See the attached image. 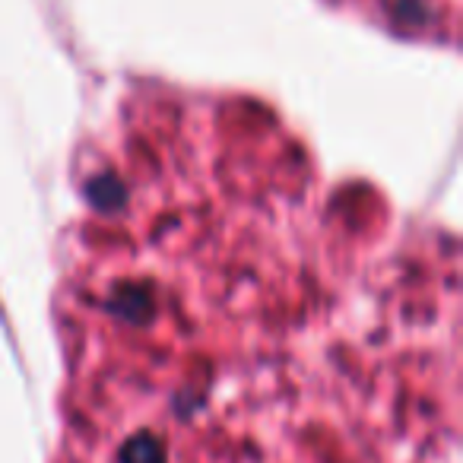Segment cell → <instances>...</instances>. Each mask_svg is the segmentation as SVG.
Masks as SVG:
<instances>
[{
  "instance_id": "obj_1",
  "label": "cell",
  "mask_w": 463,
  "mask_h": 463,
  "mask_svg": "<svg viewBox=\"0 0 463 463\" xmlns=\"http://www.w3.org/2000/svg\"><path fill=\"white\" fill-rule=\"evenodd\" d=\"M349 7L362 10L365 16H378L384 23L393 26H406V29H454L457 23V0H340Z\"/></svg>"
}]
</instances>
